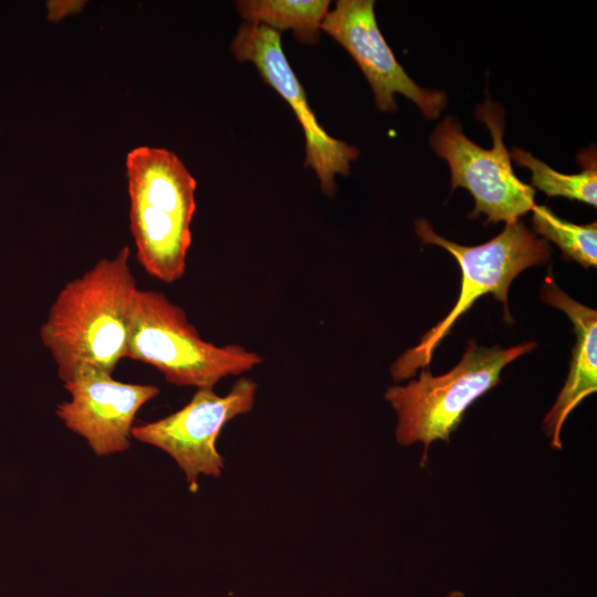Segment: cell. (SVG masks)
<instances>
[{"instance_id": "obj_1", "label": "cell", "mask_w": 597, "mask_h": 597, "mask_svg": "<svg viewBox=\"0 0 597 597\" xmlns=\"http://www.w3.org/2000/svg\"><path fill=\"white\" fill-rule=\"evenodd\" d=\"M130 250L98 260L69 281L51 304L40 328L60 379L90 366L113 374L126 357L130 315L137 283L129 264Z\"/></svg>"}, {"instance_id": "obj_2", "label": "cell", "mask_w": 597, "mask_h": 597, "mask_svg": "<svg viewBox=\"0 0 597 597\" xmlns=\"http://www.w3.org/2000/svg\"><path fill=\"white\" fill-rule=\"evenodd\" d=\"M129 223L139 263L166 283L182 277L191 245L197 181L165 148L140 146L126 157Z\"/></svg>"}, {"instance_id": "obj_3", "label": "cell", "mask_w": 597, "mask_h": 597, "mask_svg": "<svg viewBox=\"0 0 597 597\" xmlns=\"http://www.w3.org/2000/svg\"><path fill=\"white\" fill-rule=\"evenodd\" d=\"M415 230L423 243L439 245L455 258L462 273L461 290L448 315L427 332L418 345L402 353L391 365L395 381L408 379L419 368H427L433 352L455 321L482 295L491 293L504 303L505 316L511 322L507 311L511 283L525 269L546 263L552 253L547 241L537 238L521 220L507 223L500 234L475 247L461 245L442 238L426 219L416 220Z\"/></svg>"}, {"instance_id": "obj_4", "label": "cell", "mask_w": 597, "mask_h": 597, "mask_svg": "<svg viewBox=\"0 0 597 597\" xmlns=\"http://www.w3.org/2000/svg\"><path fill=\"white\" fill-rule=\"evenodd\" d=\"M126 357L155 367L170 384L196 388H213L221 379L263 362L241 345L205 341L182 307L150 290L137 291Z\"/></svg>"}, {"instance_id": "obj_5", "label": "cell", "mask_w": 597, "mask_h": 597, "mask_svg": "<svg viewBox=\"0 0 597 597\" xmlns=\"http://www.w3.org/2000/svg\"><path fill=\"white\" fill-rule=\"evenodd\" d=\"M535 347V342H527L486 348L470 341L461 360L448 373L433 376L427 367L418 379L388 387L385 398L397 413L398 443L422 442L421 465H426L430 444L448 442L467 409L500 383L502 369Z\"/></svg>"}, {"instance_id": "obj_6", "label": "cell", "mask_w": 597, "mask_h": 597, "mask_svg": "<svg viewBox=\"0 0 597 597\" xmlns=\"http://www.w3.org/2000/svg\"><path fill=\"white\" fill-rule=\"evenodd\" d=\"M504 115L503 108L489 97L475 111L476 118L484 122L491 133V149L470 140L452 116L444 117L430 137L434 153L449 165L451 191L457 187L465 188L475 201L469 217L484 213L486 223L516 222L535 206V189L519 179L512 168L503 142Z\"/></svg>"}, {"instance_id": "obj_7", "label": "cell", "mask_w": 597, "mask_h": 597, "mask_svg": "<svg viewBox=\"0 0 597 597\" xmlns=\"http://www.w3.org/2000/svg\"><path fill=\"white\" fill-rule=\"evenodd\" d=\"M258 385L242 377L219 396L213 388H198L181 409L153 422L134 426L132 437L168 453L185 472L190 491L198 476H220L223 458L216 441L231 419L252 410Z\"/></svg>"}, {"instance_id": "obj_8", "label": "cell", "mask_w": 597, "mask_h": 597, "mask_svg": "<svg viewBox=\"0 0 597 597\" xmlns=\"http://www.w3.org/2000/svg\"><path fill=\"white\" fill-rule=\"evenodd\" d=\"M231 49L239 61L252 62L263 81L291 106L305 135V166L316 172L323 192L333 197L335 176L349 174L350 161L359 156V150L332 137L318 124L285 56L280 32L258 22L244 21Z\"/></svg>"}, {"instance_id": "obj_9", "label": "cell", "mask_w": 597, "mask_h": 597, "mask_svg": "<svg viewBox=\"0 0 597 597\" xmlns=\"http://www.w3.org/2000/svg\"><path fill=\"white\" fill-rule=\"evenodd\" d=\"M374 8V0H338L321 30L357 63L371 87L378 111L396 112L398 93L413 102L427 118L439 117L447 106L446 94L420 87L410 78L383 36Z\"/></svg>"}, {"instance_id": "obj_10", "label": "cell", "mask_w": 597, "mask_h": 597, "mask_svg": "<svg viewBox=\"0 0 597 597\" xmlns=\"http://www.w3.org/2000/svg\"><path fill=\"white\" fill-rule=\"evenodd\" d=\"M63 385L71 398L57 405L56 416L97 455L129 449L137 412L159 394L155 385L118 381L90 366L77 368Z\"/></svg>"}, {"instance_id": "obj_11", "label": "cell", "mask_w": 597, "mask_h": 597, "mask_svg": "<svg viewBox=\"0 0 597 597\" xmlns=\"http://www.w3.org/2000/svg\"><path fill=\"white\" fill-rule=\"evenodd\" d=\"M541 297L570 318L576 335L567 379L543 421L552 446L561 449V432L567 417L597 389V313L563 292L551 276L545 279Z\"/></svg>"}, {"instance_id": "obj_12", "label": "cell", "mask_w": 597, "mask_h": 597, "mask_svg": "<svg viewBox=\"0 0 597 597\" xmlns=\"http://www.w3.org/2000/svg\"><path fill=\"white\" fill-rule=\"evenodd\" d=\"M328 0H239L235 7L245 21L276 31L292 30L297 41L318 42L321 25L328 13Z\"/></svg>"}, {"instance_id": "obj_13", "label": "cell", "mask_w": 597, "mask_h": 597, "mask_svg": "<svg viewBox=\"0 0 597 597\" xmlns=\"http://www.w3.org/2000/svg\"><path fill=\"white\" fill-rule=\"evenodd\" d=\"M511 159L519 166L526 167L532 172L533 188L545 192L548 197H565L569 200L585 202L593 207L597 206V167L595 153L579 154L582 158V171L578 174H562L544 161L535 158L522 148H513Z\"/></svg>"}, {"instance_id": "obj_14", "label": "cell", "mask_w": 597, "mask_h": 597, "mask_svg": "<svg viewBox=\"0 0 597 597\" xmlns=\"http://www.w3.org/2000/svg\"><path fill=\"white\" fill-rule=\"evenodd\" d=\"M532 224L535 233L557 244L565 260L585 268L597 264V224H576L562 219L546 206H534Z\"/></svg>"}, {"instance_id": "obj_15", "label": "cell", "mask_w": 597, "mask_h": 597, "mask_svg": "<svg viewBox=\"0 0 597 597\" xmlns=\"http://www.w3.org/2000/svg\"><path fill=\"white\" fill-rule=\"evenodd\" d=\"M448 597H464V595L461 591H452Z\"/></svg>"}]
</instances>
